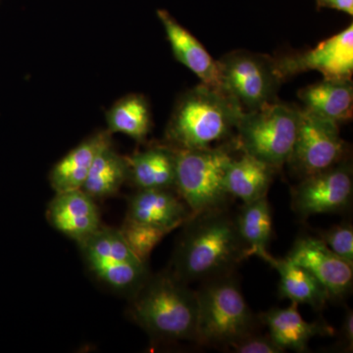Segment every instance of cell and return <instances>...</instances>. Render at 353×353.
Segmentation results:
<instances>
[{
	"label": "cell",
	"instance_id": "1",
	"mask_svg": "<svg viewBox=\"0 0 353 353\" xmlns=\"http://www.w3.org/2000/svg\"><path fill=\"white\" fill-rule=\"evenodd\" d=\"M185 224L170 271L183 282L228 275L248 259L236 220L224 209L192 215Z\"/></svg>",
	"mask_w": 353,
	"mask_h": 353
},
{
	"label": "cell",
	"instance_id": "2",
	"mask_svg": "<svg viewBox=\"0 0 353 353\" xmlns=\"http://www.w3.org/2000/svg\"><path fill=\"white\" fill-rule=\"evenodd\" d=\"M243 109L223 90L201 85L176 102L165 139L173 150H201L226 141L236 132Z\"/></svg>",
	"mask_w": 353,
	"mask_h": 353
},
{
	"label": "cell",
	"instance_id": "3",
	"mask_svg": "<svg viewBox=\"0 0 353 353\" xmlns=\"http://www.w3.org/2000/svg\"><path fill=\"white\" fill-rule=\"evenodd\" d=\"M131 299V317L153 339L196 340V292L170 271L150 276Z\"/></svg>",
	"mask_w": 353,
	"mask_h": 353
},
{
	"label": "cell",
	"instance_id": "4",
	"mask_svg": "<svg viewBox=\"0 0 353 353\" xmlns=\"http://www.w3.org/2000/svg\"><path fill=\"white\" fill-rule=\"evenodd\" d=\"M196 340L201 345L231 347L253 333L255 317L229 275L211 279L197 290Z\"/></svg>",
	"mask_w": 353,
	"mask_h": 353
},
{
	"label": "cell",
	"instance_id": "5",
	"mask_svg": "<svg viewBox=\"0 0 353 353\" xmlns=\"http://www.w3.org/2000/svg\"><path fill=\"white\" fill-rule=\"evenodd\" d=\"M236 148L232 143L201 150H175V190L192 215L224 208L225 178Z\"/></svg>",
	"mask_w": 353,
	"mask_h": 353
},
{
	"label": "cell",
	"instance_id": "6",
	"mask_svg": "<svg viewBox=\"0 0 353 353\" xmlns=\"http://www.w3.org/2000/svg\"><path fill=\"white\" fill-rule=\"evenodd\" d=\"M301 115V108L279 101L243 112L236 130V148L278 171L289 161Z\"/></svg>",
	"mask_w": 353,
	"mask_h": 353
},
{
	"label": "cell",
	"instance_id": "7",
	"mask_svg": "<svg viewBox=\"0 0 353 353\" xmlns=\"http://www.w3.org/2000/svg\"><path fill=\"white\" fill-rule=\"evenodd\" d=\"M79 245L88 270L118 294L132 297L150 277L148 262L132 252L120 230L101 226Z\"/></svg>",
	"mask_w": 353,
	"mask_h": 353
},
{
	"label": "cell",
	"instance_id": "8",
	"mask_svg": "<svg viewBox=\"0 0 353 353\" xmlns=\"http://www.w3.org/2000/svg\"><path fill=\"white\" fill-rule=\"evenodd\" d=\"M221 87L245 112L278 101L284 82L273 57L246 50H234L218 60Z\"/></svg>",
	"mask_w": 353,
	"mask_h": 353
},
{
	"label": "cell",
	"instance_id": "9",
	"mask_svg": "<svg viewBox=\"0 0 353 353\" xmlns=\"http://www.w3.org/2000/svg\"><path fill=\"white\" fill-rule=\"evenodd\" d=\"M339 125L301 109L296 143L288 164L301 178L341 163L345 152Z\"/></svg>",
	"mask_w": 353,
	"mask_h": 353
},
{
	"label": "cell",
	"instance_id": "10",
	"mask_svg": "<svg viewBox=\"0 0 353 353\" xmlns=\"http://www.w3.org/2000/svg\"><path fill=\"white\" fill-rule=\"evenodd\" d=\"M352 165L341 162L327 170L303 178L292 190V205L301 217L340 212L352 202Z\"/></svg>",
	"mask_w": 353,
	"mask_h": 353
},
{
	"label": "cell",
	"instance_id": "11",
	"mask_svg": "<svg viewBox=\"0 0 353 353\" xmlns=\"http://www.w3.org/2000/svg\"><path fill=\"white\" fill-rule=\"evenodd\" d=\"M273 59L283 81L308 71H318L324 79H352L353 25L325 39L312 50Z\"/></svg>",
	"mask_w": 353,
	"mask_h": 353
},
{
	"label": "cell",
	"instance_id": "12",
	"mask_svg": "<svg viewBox=\"0 0 353 353\" xmlns=\"http://www.w3.org/2000/svg\"><path fill=\"white\" fill-rule=\"evenodd\" d=\"M287 259L308 271L324 288L329 299H341L352 290L353 265L334 254L321 239H299Z\"/></svg>",
	"mask_w": 353,
	"mask_h": 353
},
{
	"label": "cell",
	"instance_id": "13",
	"mask_svg": "<svg viewBox=\"0 0 353 353\" xmlns=\"http://www.w3.org/2000/svg\"><path fill=\"white\" fill-rule=\"evenodd\" d=\"M46 218L57 232L78 245L101 227V213L95 199L82 190L55 194L48 204Z\"/></svg>",
	"mask_w": 353,
	"mask_h": 353
},
{
	"label": "cell",
	"instance_id": "14",
	"mask_svg": "<svg viewBox=\"0 0 353 353\" xmlns=\"http://www.w3.org/2000/svg\"><path fill=\"white\" fill-rule=\"evenodd\" d=\"M157 16L163 25L174 57L201 79V83L222 90L218 60L192 34L174 19L168 11L159 9Z\"/></svg>",
	"mask_w": 353,
	"mask_h": 353
},
{
	"label": "cell",
	"instance_id": "15",
	"mask_svg": "<svg viewBox=\"0 0 353 353\" xmlns=\"http://www.w3.org/2000/svg\"><path fill=\"white\" fill-rule=\"evenodd\" d=\"M189 208L172 190H139L130 197L126 220L171 232L192 216Z\"/></svg>",
	"mask_w": 353,
	"mask_h": 353
},
{
	"label": "cell",
	"instance_id": "16",
	"mask_svg": "<svg viewBox=\"0 0 353 353\" xmlns=\"http://www.w3.org/2000/svg\"><path fill=\"white\" fill-rule=\"evenodd\" d=\"M299 99L303 103L304 110L336 125L352 118V79H323L321 82L301 88Z\"/></svg>",
	"mask_w": 353,
	"mask_h": 353
},
{
	"label": "cell",
	"instance_id": "17",
	"mask_svg": "<svg viewBox=\"0 0 353 353\" xmlns=\"http://www.w3.org/2000/svg\"><path fill=\"white\" fill-rule=\"evenodd\" d=\"M111 136L108 130L92 134L53 166L48 179L55 194L82 189L95 157L112 143Z\"/></svg>",
	"mask_w": 353,
	"mask_h": 353
},
{
	"label": "cell",
	"instance_id": "18",
	"mask_svg": "<svg viewBox=\"0 0 353 353\" xmlns=\"http://www.w3.org/2000/svg\"><path fill=\"white\" fill-rule=\"evenodd\" d=\"M297 305L292 303L289 307L271 309L260 315L259 319L283 350L301 352L307 348L311 339L318 334H331L333 330L323 323L305 321Z\"/></svg>",
	"mask_w": 353,
	"mask_h": 353
},
{
	"label": "cell",
	"instance_id": "19",
	"mask_svg": "<svg viewBox=\"0 0 353 353\" xmlns=\"http://www.w3.org/2000/svg\"><path fill=\"white\" fill-rule=\"evenodd\" d=\"M129 178L138 190H173L176 152L169 145H155L127 157Z\"/></svg>",
	"mask_w": 353,
	"mask_h": 353
},
{
	"label": "cell",
	"instance_id": "20",
	"mask_svg": "<svg viewBox=\"0 0 353 353\" xmlns=\"http://www.w3.org/2000/svg\"><path fill=\"white\" fill-rule=\"evenodd\" d=\"M275 168L248 153L234 157L228 165L225 185L230 196L240 199L243 203L266 196Z\"/></svg>",
	"mask_w": 353,
	"mask_h": 353
},
{
	"label": "cell",
	"instance_id": "21",
	"mask_svg": "<svg viewBox=\"0 0 353 353\" xmlns=\"http://www.w3.org/2000/svg\"><path fill=\"white\" fill-rule=\"evenodd\" d=\"M262 259L280 275L281 296L290 299L292 303L307 304L316 310L324 307L330 299L328 294L308 271L289 259H275L270 253H267Z\"/></svg>",
	"mask_w": 353,
	"mask_h": 353
},
{
	"label": "cell",
	"instance_id": "22",
	"mask_svg": "<svg viewBox=\"0 0 353 353\" xmlns=\"http://www.w3.org/2000/svg\"><path fill=\"white\" fill-rule=\"evenodd\" d=\"M129 178L127 157L113 150L112 143L102 148L83 183L82 190L95 199L115 196Z\"/></svg>",
	"mask_w": 353,
	"mask_h": 353
},
{
	"label": "cell",
	"instance_id": "23",
	"mask_svg": "<svg viewBox=\"0 0 353 353\" xmlns=\"http://www.w3.org/2000/svg\"><path fill=\"white\" fill-rule=\"evenodd\" d=\"M108 131L126 134L143 143L152 131V118L150 103L145 95L128 94L115 102L106 112Z\"/></svg>",
	"mask_w": 353,
	"mask_h": 353
},
{
	"label": "cell",
	"instance_id": "24",
	"mask_svg": "<svg viewBox=\"0 0 353 353\" xmlns=\"http://www.w3.org/2000/svg\"><path fill=\"white\" fill-rule=\"evenodd\" d=\"M236 225L245 245L246 257L263 259L269 253L267 248L273 233L270 204L267 196L250 203H243L236 219Z\"/></svg>",
	"mask_w": 353,
	"mask_h": 353
},
{
	"label": "cell",
	"instance_id": "25",
	"mask_svg": "<svg viewBox=\"0 0 353 353\" xmlns=\"http://www.w3.org/2000/svg\"><path fill=\"white\" fill-rule=\"evenodd\" d=\"M120 232L132 252L145 262H148V257L158 243L163 240L166 234L170 233L162 228L130 220H125Z\"/></svg>",
	"mask_w": 353,
	"mask_h": 353
},
{
	"label": "cell",
	"instance_id": "26",
	"mask_svg": "<svg viewBox=\"0 0 353 353\" xmlns=\"http://www.w3.org/2000/svg\"><path fill=\"white\" fill-rule=\"evenodd\" d=\"M321 240L330 250L341 259L353 265V228L350 224H341L328 230Z\"/></svg>",
	"mask_w": 353,
	"mask_h": 353
},
{
	"label": "cell",
	"instance_id": "27",
	"mask_svg": "<svg viewBox=\"0 0 353 353\" xmlns=\"http://www.w3.org/2000/svg\"><path fill=\"white\" fill-rule=\"evenodd\" d=\"M231 348L234 352L236 353H282L285 352L274 341L270 334L255 336L253 333L236 341Z\"/></svg>",
	"mask_w": 353,
	"mask_h": 353
},
{
	"label": "cell",
	"instance_id": "28",
	"mask_svg": "<svg viewBox=\"0 0 353 353\" xmlns=\"http://www.w3.org/2000/svg\"><path fill=\"white\" fill-rule=\"evenodd\" d=\"M316 3L319 8H330L341 11L352 16L353 0H316Z\"/></svg>",
	"mask_w": 353,
	"mask_h": 353
},
{
	"label": "cell",
	"instance_id": "29",
	"mask_svg": "<svg viewBox=\"0 0 353 353\" xmlns=\"http://www.w3.org/2000/svg\"><path fill=\"white\" fill-rule=\"evenodd\" d=\"M341 339L348 350H352L353 345V312L348 309L343 318L341 326Z\"/></svg>",
	"mask_w": 353,
	"mask_h": 353
}]
</instances>
